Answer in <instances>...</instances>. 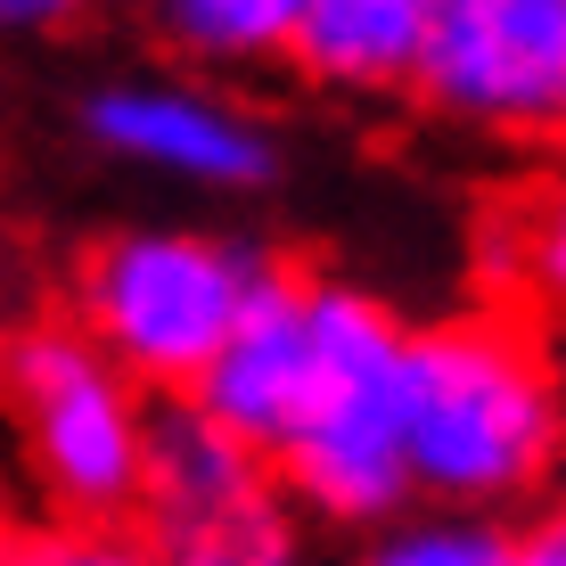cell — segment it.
<instances>
[{
  "label": "cell",
  "instance_id": "cell-1",
  "mask_svg": "<svg viewBox=\"0 0 566 566\" xmlns=\"http://www.w3.org/2000/svg\"><path fill=\"white\" fill-rule=\"evenodd\" d=\"M558 386L510 321L402 337V460L443 501H501L551 468Z\"/></svg>",
  "mask_w": 566,
  "mask_h": 566
},
{
  "label": "cell",
  "instance_id": "cell-2",
  "mask_svg": "<svg viewBox=\"0 0 566 566\" xmlns=\"http://www.w3.org/2000/svg\"><path fill=\"white\" fill-rule=\"evenodd\" d=\"M312 312V386L280 436L304 501L337 517H378L411 493L402 460V328L354 287H304Z\"/></svg>",
  "mask_w": 566,
  "mask_h": 566
},
{
  "label": "cell",
  "instance_id": "cell-3",
  "mask_svg": "<svg viewBox=\"0 0 566 566\" xmlns=\"http://www.w3.org/2000/svg\"><path fill=\"white\" fill-rule=\"evenodd\" d=\"M0 386L25 419L33 468L74 517H124L140 510V436L148 411L132 378L107 361L99 337L74 328H17L0 345Z\"/></svg>",
  "mask_w": 566,
  "mask_h": 566
},
{
  "label": "cell",
  "instance_id": "cell-4",
  "mask_svg": "<svg viewBox=\"0 0 566 566\" xmlns=\"http://www.w3.org/2000/svg\"><path fill=\"white\" fill-rule=\"evenodd\" d=\"M255 280H263L255 255L213 239H172V230L165 239H115L83 280V312L124 378L189 386L213 361V345L230 337Z\"/></svg>",
  "mask_w": 566,
  "mask_h": 566
},
{
  "label": "cell",
  "instance_id": "cell-5",
  "mask_svg": "<svg viewBox=\"0 0 566 566\" xmlns=\"http://www.w3.org/2000/svg\"><path fill=\"white\" fill-rule=\"evenodd\" d=\"M419 83L468 124L566 140V0H427Z\"/></svg>",
  "mask_w": 566,
  "mask_h": 566
},
{
  "label": "cell",
  "instance_id": "cell-6",
  "mask_svg": "<svg viewBox=\"0 0 566 566\" xmlns=\"http://www.w3.org/2000/svg\"><path fill=\"white\" fill-rule=\"evenodd\" d=\"M304 386H312V312H304V287L263 263V280L247 287L239 321H230V337L213 345V361L181 386V395L206 402L239 443L280 452V436L304 411Z\"/></svg>",
  "mask_w": 566,
  "mask_h": 566
},
{
  "label": "cell",
  "instance_id": "cell-7",
  "mask_svg": "<svg viewBox=\"0 0 566 566\" xmlns=\"http://www.w3.org/2000/svg\"><path fill=\"white\" fill-rule=\"evenodd\" d=\"M91 132L107 148L140 156V165L189 172V181H263L271 148L255 124H239L230 107L198 99V91H99L91 99Z\"/></svg>",
  "mask_w": 566,
  "mask_h": 566
},
{
  "label": "cell",
  "instance_id": "cell-8",
  "mask_svg": "<svg viewBox=\"0 0 566 566\" xmlns=\"http://www.w3.org/2000/svg\"><path fill=\"white\" fill-rule=\"evenodd\" d=\"M255 443H239L222 419L206 411V402H165V411L148 419L140 436V510L156 534H172V525L206 517V510H230V501L263 493L255 476Z\"/></svg>",
  "mask_w": 566,
  "mask_h": 566
},
{
  "label": "cell",
  "instance_id": "cell-9",
  "mask_svg": "<svg viewBox=\"0 0 566 566\" xmlns=\"http://www.w3.org/2000/svg\"><path fill=\"white\" fill-rule=\"evenodd\" d=\"M419 42H427V0H304L287 50L304 57L321 83H402L419 74Z\"/></svg>",
  "mask_w": 566,
  "mask_h": 566
},
{
  "label": "cell",
  "instance_id": "cell-10",
  "mask_svg": "<svg viewBox=\"0 0 566 566\" xmlns=\"http://www.w3.org/2000/svg\"><path fill=\"white\" fill-rule=\"evenodd\" d=\"M156 551L172 566H296V542H287V517L271 510L263 493L230 501V510H206L172 534H156Z\"/></svg>",
  "mask_w": 566,
  "mask_h": 566
},
{
  "label": "cell",
  "instance_id": "cell-11",
  "mask_svg": "<svg viewBox=\"0 0 566 566\" xmlns=\"http://www.w3.org/2000/svg\"><path fill=\"white\" fill-rule=\"evenodd\" d=\"M493 263L510 271L525 296L566 312V181L542 189V198H525L510 222L493 230Z\"/></svg>",
  "mask_w": 566,
  "mask_h": 566
},
{
  "label": "cell",
  "instance_id": "cell-12",
  "mask_svg": "<svg viewBox=\"0 0 566 566\" xmlns=\"http://www.w3.org/2000/svg\"><path fill=\"white\" fill-rule=\"evenodd\" d=\"M296 9H304V0H165L172 33H181L189 50H213V57L287 50V33H296Z\"/></svg>",
  "mask_w": 566,
  "mask_h": 566
},
{
  "label": "cell",
  "instance_id": "cell-13",
  "mask_svg": "<svg viewBox=\"0 0 566 566\" xmlns=\"http://www.w3.org/2000/svg\"><path fill=\"white\" fill-rule=\"evenodd\" d=\"M0 566H172L156 542H124V534H25L0 542Z\"/></svg>",
  "mask_w": 566,
  "mask_h": 566
},
{
  "label": "cell",
  "instance_id": "cell-14",
  "mask_svg": "<svg viewBox=\"0 0 566 566\" xmlns=\"http://www.w3.org/2000/svg\"><path fill=\"white\" fill-rule=\"evenodd\" d=\"M369 566H510V542L484 525H419V534H395Z\"/></svg>",
  "mask_w": 566,
  "mask_h": 566
},
{
  "label": "cell",
  "instance_id": "cell-15",
  "mask_svg": "<svg viewBox=\"0 0 566 566\" xmlns=\"http://www.w3.org/2000/svg\"><path fill=\"white\" fill-rule=\"evenodd\" d=\"M510 566H566V517H551L525 542H510Z\"/></svg>",
  "mask_w": 566,
  "mask_h": 566
},
{
  "label": "cell",
  "instance_id": "cell-16",
  "mask_svg": "<svg viewBox=\"0 0 566 566\" xmlns=\"http://www.w3.org/2000/svg\"><path fill=\"white\" fill-rule=\"evenodd\" d=\"M83 0H0V25H57V17H74Z\"/></svg>",
  "mask_w": 566,
  "mask_h": 566
}]
</instances>
